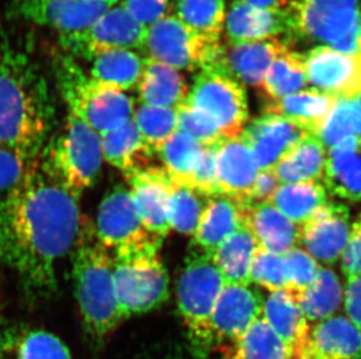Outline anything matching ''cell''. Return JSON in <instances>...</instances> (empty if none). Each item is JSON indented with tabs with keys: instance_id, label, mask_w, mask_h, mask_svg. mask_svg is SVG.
I'll return each instance as SVG.
<instances>
[{
	"instance_id": "obj_1",
	"label": "cell",
	"mask_w": 361,
	"mask_h": 359,
	"mask_svg": "<svg viewBox=\"0 0 361 359\" xmlns=\"http://www.w3.org/2000/svg\"><path fill=\"white\" fill-rule=\"evenodd\" d=\"M78 201L39 160L0 201V263L17 273L28 293H54L56 264L79 234Z\"/></svg>"
},
{
	"instance_id": "obj_2",
	"label": "cell",
	"mask_w": 361,
	"mask_h": 359,
	"mask_svg": "<svg viewBox=\"0 0 361 359\" xmlns=\"http://www.w3.org/2000/svg\"><path fill=\"white\" fill-rule=\"evenodd\" d=\"M51 87L35 60L6 46L0 53V146L38 160L54 122Z\"/></svg>"
},
{
	"instance_id": "obj_3",
	"label": "cell",
	"mask_w": 361,
	"mask_h": 359,
	"mask_svg": "<svg viewBox=\"0 0 361 359\" xmlns=\"http://www.w3.org/2000/svg\"><path fill=\"white\" fill-rule=\"evenodd\" d=\"M73 250V278L82 325L89 339L101 344L126 320L117 301L113 256L87 217L81 218Z\"/></svg>"
},
{
	"instance_id": "obj_4",
	"label": "cell",
	"mask_w": 361,
	"mask_h": 359,
	"mask_svg": "<svg viewBox=\"0 0 361 359\" xmlns=\"http://www.w3.org/2000/svg\"><path fill=\"white\" fill-rule=\"evenodd\" d=\"M55 78L69 113L81 119L99 136L133 119V99L126 92L90 77L71 55L56 58Z\"/></svg>"
},
{
	"instance_id": "obj_5",
	"label": "cell",
	"mask_w": 361,
	"mask_h": 359,
	"mask_svg": "<svg viewBox=\"0 0 361 359\" xmlns=\"http://www.w3.org/2000/svg\"><path fill=\"white\" fill-rule=\"evenodd\" d=\"M161 241L114 250V280L124 319L157 308L169 298V275Z\"/></svg>"
},
{
	"instance_id": "obj_6",
	"label": "cell",
	"mask_w": 361,
	"mask_h": 359,
	"mask_svg": "<svg viewBox=\"0 0 361 359\" xmlns=\"http://www.w3.org/2000/svg\"><path fill=\"white\" fill-rule=\"evenodd\" d=\"M41 153V168L78 199L99 177L103 163L101 137L69 112L65 127Z\"/></svg>"
},
{
	"instance_id": "obj_7",
	"label": "cell",
	"mask_w": 361,
	"mask_h": 359,
	"mask_svg": "<svg viewBox=\"0 0 361 359\" xmlns=\"http://www.w3.org/2000/svg\"><path fill=\"white\" fill-rule=\"evenodd\" d=\"M149 58L177 70L225 73V44L201 37L169 15L147 27Z\"/></svg>"
},
{
	"instance_id": "obj_8",
	"label": "cell",
	"mask_w": 361,
	"mask_h": 359,
	"mask_svg": "<svg viewBox=\"0 0 361 359\" xmlns=\"http://www.w3.org/2000/svg\"><path fill=\"white\" fill-rule=\"evenodd\" d=\"M225 286L213 256L195 248L178 282L177 296L192 342L201 351L209 350V320Z\"/></svg>"
},
{
	"instance_id": "obj_9",
	"label": "cell",
	"mask_w": 361,
	"mask_h": 359,
	"mask_svg": "<svg viewBox=\"0 0 361 359\" xmlns=\"http://www.w3.org/2000/svg\"><path fill=\"white\" fill-rule=\"evenodd\" d=\"M185 104L202 113L225 139L240 138L248 122L245 87L225 73L199 72Z\"/></svg>"
},
{
	"instance_id": "obj_10",
	"label": "cell",
	"mask_w": 361,
	"mask_h": 359,
	"mask_svg": "<svg viewBox=\"0 0 361 359\" xmlns=\"http://www.w3.org/2000/svg\"><path fill=\"white\" fill-rule=\"evenodd\" d=\"M147 35V26L137 21L122 5H115L88 27L60 35L59 40L72 58L92 61L104 51L144 48Z\"/></svg>"
},
{
	"instance_id": "obj_11",
	"label": "cell",
	"mask_w": 361,
	"mask_h": 359,
	"mask_svg": "<svg viewBox=\"0 0 361 359\" xmlns=\"http://www.w3.org/2000/svg\"><path fill=\"white\" fill-rule=\"evenodd\" d=\"M286 10L290 34L331 47L361 19V0H295Z\"/></svg>"
},
{
	"instance_id": "obj_12",
	"label": "cell",
	"mask_w": 361,
	"mask_h": 359,
	"mask_svg": "<svg viewBox=\"0 0 361 359\" xmlns=\"http://www.w3.org/2000/svg\"><path fill=\"white\" fill-rule=\"evenodd\" d=\"M309 87L334 99L361 96V54L348 55L329 46H317L304 54Z\"/></svg>"
},
{
	"instance_id": "obj_13",
	"label": "cell",
	"mask_w": 361,
	"mask_h": 359,
	"mask_svg": "<svg viewBox=\"0 0 361 359\" xmlns=\"http://www.w3.org/2000/svg\"><path fill=\"white\" fill-rule=\"evenodd\" d=\"M264 300L250 286L226 285L209 320V349L228 346L263 315Z\"/></svg>"
},
{
	"instance_id": "obj_14",
	"label": "cell",
	"mask_w": 361,
	"mask_h": 359,
	"mask_svg": "<svg viewBox=\"0 0 361 359\" xmlns=\"http://www.w3.org/2000/svg\"><path fill=\"white\" fill-rule=\"evenodd\" d=\"M113 6L106 0H12L16 17L60 35L85 30Z\"/></svg>"
},
{
	"instance_id": "obj_15",
	"label": "cell",
	"mask_w": 361,
	"mask_h": 359,
	"mask_svg": "<svg viewBox=\"0 0 361 359\" xmlns=\"http://www.w3.org/2000/svg\"><path fill=\"white\" fill-rule=\"evenodd\" d=\"M94 225L99 241L109 250L163 241L144 227L129 189L123 186L103 199Z\"/></svg>"
},
{
	"instance_id": "obj_16",
	"label": "cell",
	"mask_w": 361,
	"mask_h": 359,
	"mask_svg": "<svg viewBox=\"0 0 361 359\" xmlns=\"http://www.w3.org/2000/svg\"><path fill=\"white\" fill-rule=\"evenodd\" d=\"M307 134L289 120L264 113L245 125L240 138L250 149L259 170H274Z\"/></svg>"
},
{
	"instance_id": "obj_17",
	"label": "cell",
	"mask_w": 361,
	"mask_h": 359,
	"mask_svg": "<svg viewBox=\"0 0 361 359\" xmlns=\"http://www.w3.org/2000/svg\"><path fill=\"white\" fill-rule=\"evenodd\" d=\"M351 232L346 206L327 201L302 227V241L316 260L334 264L341 259Z\"/></svg>"
},
{
	"instance_id": "obj_18",
	"label": "cell",
	"mask_w": 361,
	"mask_h": 359,
	"mask_svg": "<svg viewBox=\"0 0 361 359\" xmlns=\"http://www.w3.org/2000/svg\"><path fill=\"white\" fill-rule=\"evenodd\" d=\"M129 191L144 227L163 239L170 234L167 203L172 181L164 167L150 166L126 177Z\"/></svg>"
},
{
	"instance_id": "obj_19",
	"label": "cell",
	"mask_w": 361,
	"mask_h": 359,
	"mask_svg": "<svg viewBox=\"0 0 361 359\" xmlns=\"http://www.w3.org/2000/svg\"><path fill=\"white\" fill-rule=\"evenodd\" d=\"M225 30L233 44L279 39L290 34L289 18L286 8H263L234 0L226 14Z\"/></svg>"
},
{
	"instance_id": "obj_20",
	"label": "cell",
	"mask_w": 361,
	"mask_h": 359,
	"mask_svg": "<svg viewBox=\"0 0 361 359\" xmlns=\"http://www.w3.org/2000/svg\"><path fill=\"white\" fill-rule=\"evenodd\" d=\"M291 49L280 39L227 42L225 44L226 73L236 81L259 89L273 62L281 54Z\"/></svg>"
},
{
	"instance_id": "obj_21",
	"label": "cell",
	"mask_w": 361,
	"mask_h": 359,
	"mask_svg": "<svg viewBox=\"0 0 361 359\" xmlns=\"http://www.w3.org/2000/svg\"><path fill=\"white\" fill-rule=\"evenodd\" d=\"M220 194L242 203L252 202V191L259 168L241 138L225 139L220 144L216 156Z\"/></svg>"
},
{
	"instance_id": "obj_22",
	"label": "cell",
	"mask_w": 361,
	"mask_h": 359,
	"mask_svg": "<svg viewBox=\"0 0 361 359\" xmlns=\"http://www.w3.org/2000/svg\"><path fill=\"white\" fill-rule=\"evenodd\" d=\"M245 225L259 248L271 253L282 256L302 241V227L270 202H249L245 206Z\"/></svg>"
},
{
	"instance_id": "obj_23",
	"label": "cell",
	"mask_w": 361,
	"mask_h": 359,
	"mask_svg": "<svg viewBox=\"0 0 361 359\" xmlns=\"http://www.w3.org/2000/svg\"><path fill=\"white\" fill-rule=\"evenodd\" d=\"M247 204L222 194L209 197L193 234L195 248L214 256L227 238L245 225Z\"/></svg>"
},
{
	"instance_id": "obj_24",
	"label": "cell",
	"mask_w": 361,
	"mask_h": 359,
	"mask_svg": "<svg viewBox=\"0 0 361 359\" xmlns=\"http://www.w3.org/2000/svg\"><path fill=\"white\" fill-rule=\"evenodd\" d=\"M263 319L298 359H310V325L296 298L288 291H273L263 306Z\"/></svg>"
},
{
	"instance_id": "obj_25",
	"label": "cell",
	"mask_w": 361,
	"mask_h": 359,
	"mask_svg": "<svg viewBox=\"0 0 361 359\" xmlns=\"http://www.w3.org/2000/svg\"><path fill=\"white\" fill-rule=\"evenodd\" d=\"M323 183L337 197L361 201V136L348 137L327 149Z\"/></svg>"
},
{
	"instance_id": "obj_26",
	"label": "cell",
	"mask_w": 361,
	"mask_h": 359,
	"mask_svg": "<svg viewBox=\"0 0 361 359\" xmlns=\"http://www.w3.org/2000/svg\"><path fill=\"white\" fill-rule=\"evenodd\" d=\"M310 359H361V332L348 316H332L311 325Z\"/></svg>"
},
{
	"instance_id": "obj_27",
	"label": "cell",
	"mask_w": 361,
	"mask_h": 359,
	"mask_svg": "<svg viewBox=\"0 0 361 359\" xmlns=\"http://www.w3.org/2000/svg\"><path fill=\"white\" fill-rule=\"evenodd\" d=\"M0 359H72L61 339L44 329L14 325L0 332Z\"/></svg>"
},
{
	"instance_id": "obj_28",
	"label": "cell",
	"mask_w": 361,
	"mask_h": 359,
	"mask_svg": "<svg viewBox=\"0 0 361 359\" xmlns=\"http://www.w3.org/2000/svg\"><path fill=\"white\" fill-rule=\"evenodd\" d=\"M337 99L314 89H305L276 102L267 103L264 113L289 120L309 134L319 137Z\"/></svg>"
},
{
	"instance_id": "obj_29",
	"label": "cell",
	"mask_w": 361,
	"mask_h": 359,
	"mask_svg": "<svg viewBox=\"0 0 361 359\" xmlns=\"http://www.w3.org/2000/svg\"><path fill=\"white\" fill-rule=\"evenodd\" d=\"M99 137L103 161L122 172L126 177L152 166L151 160L154 152L144 141L133 119Z\"/></svg>"
},
{
	"instance_id": "obj_30",
	"label": "cell",
	"mask_w": 361,
	"mask_h": 359,
	"mask_svg": "<svg viewBox=\"0 0 361 359\" xmlns=\"http://www.w3.org/2000/svg\"><path fill=\"white\" fill-rule=\"evenodd\" d=\"M137 92L144 106L161 108H179L188 95V85L179 70L150 58H144Z\"/></svg>"
},
{
	"instance_id": "obj_31",
	"label": "cell",
	"mask_w": 361,
	"mask_h": 359,
	"mask_svg": "<svg viewBox=\"0 0 361 359\" xmlns=\"http://www.w3.org/2000/svg\"><path fill=\"white\" fill-rule=\"evenodd\" d=\"M327 149L321 138L307 134L274 168L282 184L323 181Z\"/></svg>"
},
{
	"instance_id": "obj_32",
	"label": "cell",
	"mask_w": 361,
	"mask_h": 359,
	"mask_svg": "<svg viewBox=\"0 0 361 359\" xmlns=\"http://www.w3.org/2000/svg\"><path fill=\"white\" fill-rule=\"evenodd\" d=\"M259 244L247 225L227 238L213 259L221 272L226 285L250 286V267Z\"/></svg>"
},
{
	"instance_id": "obj_33",
	"label": "cell",
	"mask_w": 361,
	"mask_h": 359,
	"mask_svg": "<svg viewBox=\"0 0 361 359\" xmlns=\"http://www.w3.org/2000/svg\"><path fill=\"white\" fill-rule=\"evenodd\" d=\"M219 350L224 359H298L263 317L241 337Z\"/></svg>"
},
{
	"instance_id": "obj_34",
	"label": "cell",
	"mask_w": 361,
	"mask_h": 359,
	"mask_svg": "<svg viewBox=\"0 0 361 359\" xmlns=\"http://www.w3.org/2000/svg\"><path fill=\"white\" fill-rule=\"evenodd\" d=\"M307 87L309 81L304 54L289 49L273 62L259 90L269 103L305 90Z\"/></svg>"
},
{
	"instance_id": "obj_35",
	"label": "cell",
	"mask_w": 361,
	"mask_h": 359,
	"mask_svg": "<svg viewBox=\"0 0 361 359\" xmlns=\"http://www.w3.org/2000/svg\"><path fill=\"white\" fill-rule=\"evenodd\" d=\"M92 62L89 76L121 92L137 87L143 73L144 58L130 49L104 51Z\"/></svg>"
},
{
	"instance_id": "obj_36",
	"label": "cell",
	"mask_w": 361,
	"mask_h": 359,
	"mask_svg": "<svg viewBox=\"0 0 361 359\" xmlns=\"http://www.w3.org/2000/svg\"><path fill=\"white\" fill-rule=\"evenodd\" d=\"M269 202L302 227L326 203V188L319 182L281 184Z\"/></svg>"
},
{
	"instance_id": "obj_37",
	"label": "cell",
	"mask_w": 361,
	"mask_h": 359,
	"mask_svg": "<svg viewBox=\"0 0 361 359\" xmlns=\"http://www.w3.org/2000/svg\"><path fill=\"white\" fill-rule=\"evenodd\" d=\"M204 146L188 133L178 130L166 143L159 154L172 182L191 187L192 180L200 165Z\"/></svg>"
},
{
	"instance_id": "obj_38",
	"label": "cell",
	"mask_w": 361,
	"mask_h": 359,
	"mask_svg": "<svg viewBox=\"0 0 361 359\" xmlns=\"http://www.w3.org/2000/svg\"><path fill=\"white\" fill-rule=\"evenodd\" d=\"M344 291L337 275L330 268L322 267L314 285L296 298L307 321L321 322L330 319L341 308Z\"/></svg>"
},
{
	"instance_id": "obj_39",
	"label": "cell",
	"mask_w": 361,
	"mask_h": 359,
	"mask_svg": "<svg viewBox=\"0 0 361 359\" xmlns=\"http://www.w3.org/2000/svg\"><path fill=\"white\" fill-rule=\"evenodd\" d=\"M225 0H177L176 17L192 31L211 40H220L226 23Z\"/></svg>"
},
{
	"instance_id": "obj_40",
	"label": "cell",
	"mask_w": 361,
	"mask_h": 359,
	"mask_svg": "<svg viewBox=\"0 0 361 359\" xmlns=\"http://www.w3.org/2000/svg\"><path fill=\"white\" fill-rule=\"evenodd\" d=\"M208 200L209 197L192 187L172 182L167 203V220L171 230L174 229L180 234L193 236Z\"/></svg>"
},
{
	"instance_id": "obj_41",
	"label": "cell",
	"mask_w": 361,
	"mask_h": 359,
	"mask_svg": "<svg viewBox=\"0 0 361 359\" xmlns=\"http://www.w3.org/2000/svg\"><path fill=\"white\" fill-rule=\"evenodd\" d=\"M133 122L144 141L154 153L178 131V110L174 108L144 106L133 112Z\"/></svg>"
},
{
	"instance_id": "obj_42",
	"label": "cell",
	"mask_w": 361,
	"mask_h": 359,
	"mask_svg": "<svg viewBox=\"0 0 361 359\" xmlns=\"http://www.w3.org/2000/svg\"><path fill=\"white\" fill-rule=\"evenodd\" d=\"M361 136V108L355 99H339L324 124L319 138L326 149L348 137Z\"/></svg>"
},
{
	"instance_id": "obj_43",
	"label": "cell",
	"mask_w": 361,
	"mask_h": 359,
	"mask_svg": "<svg viewBox=\"0 0 361 359\" xmlns=\"http://www.w3.org/2000/svg\"><path fill=\"white\" fill-rule=\"evenodd\" d=\"M286 270V291L297 298L314 285L321 273L322 266L312 256L302 248H291L282 254Z\"/></svg>"
},
{
	"instance_id": "obj_44",
	"label": "cell",
	"mask_w": 361,
	"mask_h": 359,
	"mask_svg": "<svg viewBox=\"0 0 361 359\" xmlns=\"http://www.w3.org/2000/svg\"><path fill=\"white\" fill-rule=\"evenodd\" d=\"M250 282L262 286L271 293L286 291V270L282 256L266 251L259 246L250 267Z\"/></svg>"
},
{
	"instance_id": "obj_45",
	"label": "cell",
	"mask_w": 361,
	"mask_h": 359,
	"mask_svg": "<svg viewBox=\"0 0 361 359\" xmlns=\"http://www.w3.org/2000/svg\"><path fill=\"white\" fill-rule=\"evenodd\" d=\"M178 130L188 133L202 146L220 144L225 140L219 130L202 113L188 104L177 108Z\"/></svg>"
},
{
	"instance_id": "obj_46",
	"label": "cell",
	"mask_w": 361,
	"mask_h": 359,
	"mask_svg": "<svg viewBox=\"0 0 361 359\" xmlns=\"http://www.w3.org/2000/svg\"><path fill=\"white\" fill-rule=\"evenodd\" d=\"M220 144L204 146L202 159L191 182L192 188H195L208 197L220 195L218 170H216V156H218Z\"/></svg>"
},
{
	"instance_id": "obj_47",
	"label": "cell",
	"mask_w": 361,
	"mask_h": 359,
	"mask_svg": "<svg viewBox=\"0 0 361 359\" xmlns=\"http://www.w3.org/2000/svg\"><path fill=\"white\" fill-rule=\"evenodd\" d=\"M32 163L12 149L0 146V191H8L24 177Z\"/></svg>"
},
{
	"instance_id": "obj_48",
	"label": "cell",
	"mask_w": 361,
	"mask_h": 359,
	"mask_svg": "<svg viewBox=\"0 0 361 359\" xmlns=\"http://www.w3.org/2000/svg\"><path fill=\"white\" fill-rule=\"evenodd\" d=\"M170 0H123L122 6L144 26H151L166 17Z\"/></svg>"
},
{
	"instance_id": "obj_49",
	"label": "cell",
	"mask_w": 361,
	"mask_h": 359,
	"mask_svg": "<svg viewBox=\"0 0 361 359\" xmlns=\"http://www.w3.org/2000/svg\"><path fill=\"white\" fill-rule=\"evenodd\" d=\"M341 270L348 278L361 275V213L351 225L348 245L341 256Z\"/></svg>"
},
{
	"instance_id": "obj_50",
	"label": "cell",
	"mask_w": 361,
	"mask_h": 359,
	"mask_svg": "<svg viewBox=\"0 0 361 359\" xmlns=\"http://www.w3.org/2000/svg\"><path fill=\"white\" fill-rule=\"evenodd\" d=\"M344 303L346 316L361 332V275L348 278Z\"/></svg>"
},
{
	"instance_id": "obj_51",
	"label": "cell",
	"mask_w": 361,
	"mask_h": 359,
	"mask_svg": "<svg viewBox=\"0 0 361 359\" xmlns=\"http://www.w3.org/2000/svg\"><path fill=\"white\" fill-rule=\"evenodd\" d=\"M279 177L273 170H259L252 187V202H269L280 188Z\"/></svg>"
},
{
	"instance_id": "obj_52",
	"label": "cell",
	"mask_w": 361,
	"mask_h": 359,
	"mask_svg": "<svg viewBox=\"0 0 361 359\" xmlns=\"http://www.w3.org/2000/svg\"><path fill=\"white\" fill-rule=\"evenodd\" d=\"M331 48L343 54H361V19L357 21V24L348 32V35H345L337 44L331 46Z\"/></svg>"
},
{
	"instance_id": "obj_53",
	"label": "cell",
	"mask_w": 361,
	"mask_h": 359,
	"mask_svg": "<svg viewBox=\"0 0 361 359\" xmlns=\"http://www.w3.org/2000/svg\"><path fill=\"white\" fill-rule=\"evenodd\" d=\"M245 3L250 4L254 6L263 7V8H273V10H284L293 4L295 0H242Z\"/></svg>"
},
{
	"instance_id": "obj_54",
	"label": "cell",
	"mask_w": 361,
	"mask_h": 359,
	"mask_svg": "<svg viewBox=\"0 0 361 359\" xmlns=\"http://www.w3.org/2000/svg\"><path fill=\"white\" fill-rule=\"evenodd\" d=\"M106 1H108V3L111 4V5H116L117 1L118 0H106Z\"/></svg>"
},
{
	"instance_id": "obj_55",
	"label": "cell",
	"mask_w": 361,
	"mask_h": 359,
	"mask_svg": "<svg viewBox=\"0 0 361 359\" xmlns=\"http://www.w3.org/2000/svg\"><path fill=\"white\" fill-rule=\"evenodd\" d=\"M355 101H357V103H358V106H360L361 108V96L360 97H358V99H355Z\"/></svg>"
}]
</instances>
